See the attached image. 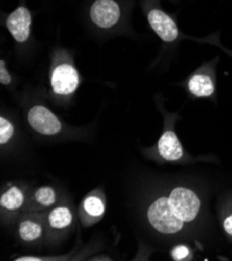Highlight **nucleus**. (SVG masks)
<instances>
[{"label":"nucleus","mask_w":232,"mask_h":261,"mask_svg":"<svg viewBox=\"0 0 232 261\" xmlns=\"http://www.w3.org/2000/svg\"><path fill=\"white\" fill-rule=\"evenodd\" d=\"M203 212V201L198 192L180 185L154 197L146 210V219L161 236L182 238L198 225Z\"/></svg>","instance_id":"obj_1"},{"label":"nucleus","mask_w":232,"mask_h":261,"mask_svg":"<svg viewBox=\"0 0 232 261\" xmlns=\"http://www.w3.org/2000/svg\"><path fill=\"white\" fill-rule=\"evenodd\" d=\"M178 119L177 115H168L166 117V123L164 132L157 144L156 154L158 159L165 163L185 164L194 163L200 161L199 159H193L184 149L175 129V121Z\"/></svg>","instance_id":"obj_2"},{"label":"nucleus","mask_w":232,"mask_h":261,"mask_svg":"<svg viewBox=\"0 0 232 261\" xmlns=\"http://www.w3.org/2000/svg\"><path fill=\"white\" fill-rule=\"evenodd\" d=\"M186 89L194 98H213L216 94L215 62L202 66L190 75Z\"/></svg>","instance_id":"obj_3"},{"label":"nucleus","mask_w":232,"mask_h":261,"mask_svg":"<svg viewBox=\"0 0 232 261\" xmlns=\"http://www.w3.org/2000/svg\"><path fill=\"white\" fill-rule=\"evenodd\" d=\"M17 233L24 243L34 244L42 241L47 233L46 212H23L18 221Z\"/></svg>","instance_id":"obj_4"},{"label":"nucleus","mask_w":232,"mask_h":261,"mask_svg":"<svg viewBox=\"0 0 232 261\" xmlns=\"http://www.w3.org/2000/svg\"><path fill=\"white\" fill-rule=\"evenodd\" d=\"M28 122L32 129L43 136H56L63 129L60 118L42 104H36L29 110Z\"/></svg>","instance_id":"obj_5"},{"label":"nucleus","mask_w":232,"mask_h":261,"mask_svg":"<svg viewBox=\"0 0 232 261\" xmlns=\"http://www.w3.org/2000/svg\"><path fill=\"white\" fill-rule=\"evenodd\" d=\"M81 83L80 74L76 68L69 64L63 63L58 65L50 77V85L54 93L59 96H70L76 89L79 88Z\"/></svg>","instance_id":"obj_6"},{"label":"nucleus","mask_w":232,"mask_h":261,"mask_svg":"<svg viewBox=\"0 0 232 261\" xmlns=\"http://www.w3.org/2000/svg\"><path fill=\"white\" fill-rule=\"evenodd\" d=\"M153 32L165 43H174L180 38L175 20L160 8H153L147 15Z\"/></svg>","instance_id":"obj_7"},{"label":"nucleus","mask_w":232,"mask_h":261,"mask_svg":"<svg viewBox=\"0 0 232 261\" xmlns=\"http://www.w3.org/2000/svg\"><path fill=\"white\" fill-rule=\"evenodd\" d=\"M121 17V9L115 0H96L90 10L92 22L100 29H112Z\"/></svg>","instance_id":"obj_8"},{"label":"nucleus","mask_w":232,"mask_h":261,"mask_svg":"<svg viewBox=\"0 0 232 261\" xmlns=\"http://www.w3.org/2000/svg\"><path fill=\"white\" fill-rule=\"evenodd\" d=\"M6 26L16 42H27L30 39L32 28V14L30 10L23 6L17 8L8 16Z\"/></svg>","instance_id":"obj_9"},{"label":"nucleus","mask_w":232,"mask_h":261,"mask_svg":"<svg viewBox=\"0 0 232 261\" xmlns=\"http://www.w3.org/2000/svg\"><path fill=\"white\" fill-rule=\"evenodd\" d=\"M58 201L59 198L56 189L50 186H43L35 190L28 197L23 212H48L50 208L56 206Z\"/></svg>","instance_id":"obj_10"},{"label":"nucleus","mask_w":232,"mask_h":261,"mask_svg":"<svg viewBox=\"0 0 232 261\" xmlns=\"http://www.w3.org/2000/svg\"><path fill=\"white\" fill-rule=\"evenodd\" d=\"M74 216L71 208L67 205H58L46 212L47 233L60 234L71 228Z\"/></svg>","instance_id":"obj_11"},{"label":"nucleus","mask_w":232,"mask_h":261,"mask_svg":"<svg viewBox=\"0 0 232 261\" xmlns=\"http://www.w3.org/2000/svg\"><path fill=\"white\" fill-rule=\"evenodd\" d=\"M27 194L18 186H10L6 191L3 192L0 197V207L3 213L7 215L17 214L24 210L27 204Z\"/></svg>","instance_id":"obj_12"},{"label":"nucleus","mask_w":232,"mask_h":261,"mask_svg":"<svg viewBox=\"0 0 232 261\" xmlns=\"http://www.w3.org/2000/svg\"><path fill=\"white\" fill-rule=\"evenodd\" d=\"M84 212L92 218L99 219L106 213V204L99 196L90 195L83 202Z\"/></svg>","instance_id":"obj_13"},{"label":"nucleus","mask_w":232,"mask_h":261,"mask_svg":"<svg viewBox=\"0 0 232 261\" xmlns=\"http://www.w3.org/2000/svg\"><path fill=\"white\" fill-rule=\"evenodd\" d=\"M221 226L226 237L232 241V196L225 201L220 213Z\"/></svg>","instance_id":"obj_14"},{"label":"nucleus","mask_w":232,"mask_h":261,"mask_svg":"<svg viewBox=\"0 0 232 261\" xmlns=\"http://www.w3.org/2000/svg\"><path fill=\"white\" fill-rule=\"evenodd\" d=\"M14 134L15 128L13 123L5 117L0 118V144L3 146L8 144L14 137Z\"/></svg>","instance_id":"obj_15"},{"label":"nucleus","mask_w":232,"mask_h":261,"mask_svg":"<svg viewBox=\"0 0 232 261\" xmlns=\"http://www.w3.org/2000/svg\"><path fill=\"white\" fill-rule=\"evenodd\" d=\"M171 257L173 258V260L176 261L191 260L193 257L192 250L186 245H177L172 249Z\"/></svg>","instance_id":"obj_16"},{"label":"nucleus","mask_w":232,"mask_h":261,"mask_svg":"<svg viewBox=\"0 0 232 261\" xmlns=\"http://www.w3.org/2000/svg\"><path fill=\"white\" fill-rule=\"evenodd\" d=\"M0 83L4 86H8L12 83V77L9 71L7 70L6 63L4 60L0 61Z\"/></svg>","instance_id":"obj_17"}]
</instances>
